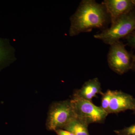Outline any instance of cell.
Instances as JSON below:
<instances>
[{
  "instance_id": "cell-1",
  "label": "cell",
  "mask_w": 135,
  "mask_h": 135,
  "mask_svg": "<svg viewBox=\"0 0 135 135\" xmlns=\"http://www.w3.org/2000/svg\"><path fill=\"white\" fill-rule=\"evenodd\" d=\"M69 35L74 36L94 29H106L110 22L103 5L94 0H83L75 13L70 17Z\"/></svg>"
},
{
  "instance_id": "cell-2",
  "label": "cell",
  "mask_w": 135,
  "mask_h": 135,
  "mask_svg": "<svg viewBox=\"0 0 135 135\" xmlns=\"http://www.w3.org/2000/svg\"><path fill=\"white\" fill-rule=\"evenodd\" d=\"M110 27L102 30L94 36L95 38L110 45L126 38L135 31V8L130 12L119 17Z\"/></svg>"
},
{
  "instance_id": "cell-3",
  "label": "cell",
  "mask_w": 135,
  "mask_h": 135,
  "mask_svg": "<svg viewBox=\"0 0 135 135\" xmlns=\"http://www.w3.org/2000/svg\"><path fill=\"white\" fill-rule=\"evenodd\" d=\"M71 100L56 102L52 105L49 112L46 126L48 130L63 129L77 118Z\"/></svg>"
},
{
  "instance_id": "cell-4",
  "label": "cell",
  "mask_w": 135,
  "mask_h": 135,
  "mask_svg": "<svg viewBox=\"0 0 135 135\" xmlns=\"http://www.w3.org/2000/svg\"><path fill=\"white\" fill-rule=\"evenodd\" d=\"M134 56L119 41L110 46L107 56L108 65L114 72L122 75L131 70Z\"/></svg>"
},
{
  "instance_id": "cell-5",
  "label": "cell",
  "mask_w": 135,
  "mask_h": 135,
  "mask_svg": "<svg viewBox=\"0 0 135 135\" xmlns=\"http://www.w3.org/2000/svg\"><path fill=\"white\" fill-rule=\"evenodd\" d=\"M77 118L88 124L103 123L109 114L101 107L97 106L92 102L74 97L71 100Z\"/></svg>"
},
{
  "instance_id": "cell-6",
  "label": "cell",
  "mask_w": 135,
  "mask_h": 135,
  "mask_svg": "<svg viewBox=\"0 0 135 135\" xmlns=\"http://www.w3.org/2000/svg\"><path fill=\"white\" fill-rule=\"evenodd\" d=\"M128 110L135 111V98L122 91L113 90L108 114H117Z\"/></svg>"
},
{
  "instance_id": "cell-7",
  "label": "cell",
  "mask_w": 135,
  "mask_h": 135,
  "mask_svg": "<svg viewBox=\"0 0 135 135\" xmlns=\"http://www.w3.org/2000/svg\"><path fill=\"white\" fill-rule=\"evenodd\" d=\"M110 19V23L135 8L132 0H104L101 3Z\"/></svg>"
},
{
  "instance_id": "cell-8",
  "label": "cell",
  "mask_w": 135,
  "mask_h": 135,
  "mask_svg": "<svg viewBox=\"0 0 135 135\" xmlns=\"http://www.w3.org/2000/svg\"><path fill=\"white\" fill-rule=\"evenodd\" d=\"M103 93L99 80L98 78H94L84 83L80 89L75 91L73 96L92 102V99L97 97V94L102 95Z\"/></svg>"
},
{
  "instance_id": "cell-9",
  "label": "cell",
  "mask_w": 135,
  "mask_h": 135,
  "mask_svg": "<svg viewBox=\"0 0 135 135\" xmlns=\"http://www.w3.org/2000/svg\"><path fill=\"white\" fill-rule=\"evenodd\" d=\"M89 124L84 120L76 118L65 126L62 129L70 131L74 135H90Z\"/></svg>"
},
{
  "instance_id": "cell-10",
  "label": "cell",
  "mask_w": 135,
  "mask_h": 135,
  "mask_svg": "<svg viewBox=\"0 0 135 135\" xmlns=\"http://www.w3.org/2000/svg\"><path fill=\"white\" fill-rule=\"evenodd\" d=\"M14 49L9 41L0 38V65L15 59Z\"/></svg>"
},
{
  "instance_id": "cell-11",
  "label": "cell",
  "mask_w": 135,
  "mask_h": 135,
  "mask_svg": "<svg viewBox=\"0 0 135 135\" xmlns=\"http://www.w3.org/2000/svg\"><path fill=\"white\" fill-rule=\"evenodd\" d=\"M112 94L113 90H108L102 95L101 107L107 113Z\"/></svg>"
},
{
  "instance_id": "cell-12",
  "label": "cell",
  "mask_w": 135,
  "mask_h": 135,
  "mask_svg": "<svg viewBox=\"0 0 135 135\" xmlns=\"http://www.w3.org/2000/svg\"><path fill=\"white\" fill-rule=\"evenodd\" d=\"M117 135H135V124L119 130H114Z\"/></svg>"
},
{
  "instance_id": "cell-13",
  "label": "cell",
  "mask_w": 135,
  "mask_h": 135,
  "mask_svg": "<svg viewBox=\"0 0 135 135\" xmlns=\"http://www.w3.org/2000/svg\"><path fill=\"white\" fill-rule=\"evenodd\" d=\"M126 38L128 46L135 49V31L128 35Z\"/></svg>"
},
{
  "instance_id": "cell-14",
  "label": "cell",
  "mask_w": 135,
  "mask_h": 135,
  "mask_svg": "<svg viewBox=\"0 0 135 135\" xmlns=\"http://www.w3.org/2000/svg\"><path fill=\"white\" fill-rule=\"evenodd\" d=\"M55 131L57 135H74L70 131L64 130L62 129H57Z\"/></svg>"
},
{
  "instance_id": "cell-15",
  "label": "cell",
  "mask_w": 135,
  "mask_h": 135,
  "mask_svg": "<svg viewBox=\"0 0 135 135\" xmlns=\"http://www.w3.org/2000/svg\"><path fill=\"white\" fill-rule=\"evenodd\" d=\"M131 70L134 71H135V55H134L133 65H132Z\"/></svg>"
},
{
  "instance_id": "cell-16",
  "label": "cell",
  "mask_w": 135,
  "mask_h": 135,
  "mask_svg": "<svg viewBox=\"0 0 135 135\" xmlns=\"http://www.w3.org/2000/svg\"><path fill=\"white\" fill-rule=\"evenodd\" d=\"M132 2H133V3H134L135 7V0H132Z\"/></svg>"
},
{
  "instance_id": "cell-17",
  "label": "cell",
  "mask_w": 135,
  "mask_h": 135,
  "mask_svg": "<svg viewBox=\"0 0 135 135\" xmlns=\"http://www.w3.org/2000/svg\"><path fill=\"white\" fill-rule=\"evenodd\" d=\"M134 112L135 113V111H134Z\"/></svg>"
}]
</instances>
